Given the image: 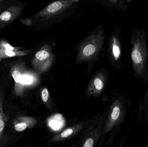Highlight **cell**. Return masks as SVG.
<instances>
[{"label": "cell", "instance_id": "obj_1", "mask_svg": "<svg viewBox=\"0 0 148 147\" xmlns=\"http://www.w3.org/2000/svg\"><path fill=\"white\" fill-rule=\"evenodd\" d=\"M76 5L75 0H57L47 5L35 16L47 27L67 17L74 11Z\"/></svg>", "mask_w": 148, "mask_h": 147}, {"label": "cell", "instance_id": "obj_2", "mask_svg": "<svg viewBox=\"0 0 148 147\" xmlns=\"http://www.w3.org/2000/svg\"><path fill=\"white\" fill-rule=\"evenodd\" d=\"M105 39V35L102 30L92 32L82 41L78 49L77 61L83 62L95 60Z\"/></svg>", "mask_w": 148, "mask_h": 147}, {"label": "cell", "instance_id": "obj_3", "mask_svg": "<svg viewBox=\"0 0 148 147\" xmlns=\"http://www.w3.org/2000/svg\"><path fill=\"white\" fill-rule=\"evenodd\" d=\"M54 59L51 47L49 45H46L36 53L32 60V66L37 72L42 73L50 68Z\"/></svg>", "mask_w": 148, "mask_h": 147}, {"label": "cell", "instance_id": "obj_4", "mask_svg": "<svg viewBox=\"0 0 148 147\" xmlns=\"http://www.w3.org/2000/svg\"><path fill=\"white\" fill-rule=\"evenodd\" d=\"M146 57L147 50L143 44L139 41L134 43L131 58L135 71L138 75H142L143 72Z\"/></svg>", "mask_w": 148, "mask_h": 147}, {"label": "cell", "instance_id": "obj_5", "mask_svg": "<svg viewBox=\"0 0 148 147\" xmlns=\"http://www.w3.org/2000/svg\"><path fill=\"white\" fill-rule=\"evenodd\" d=\"M123 114L122 105L120 101L116 100L111 105L103 129V133L107 134L121 120Z\"/></svg>", "mask_w": 148, "mask_h": 147}, {"label": "cell", "instance_id": "obj_6", "mask_svg": "<svg viewBox=\"0 0 148 147\" xmlns=\"http://www.w3.org/2000/svg\"><path fill=\"white\" fill-rule=\"evenodd\" d=\"M106 82L105 74L101 72H97L92 78L89 84L86 91L87 96L94 97L100 96L105 88Z\"/></svg>", "mask_w": 148, "mask_h": 147}, {"label": "cell", "instance_id": "obj_7", "mask_svg": "<svg viewBox=\"0 0 148 147\" xmlns=\"http://www.w3.org/2000/svg\"><path fill=\"white\" fill-rule=\"evenodd\" d=\"M27 70L26 64L23 61L15 62L10 66V72L15 82L13 93L16 96L19 90L23 75Z\"/></svg>", "mask_w": 148, "mask_h": 147}, {"label": "cell", "instance_id": "obj_8", "mask_svg": "<svg viewBox=\"0 0 148 147\" xmlns=\"http://www.w3.org/2000/svg\"><path fill=\"white\" fill-rule=\"evenodd\" d=\"M3 89L0 88V147H4L8 140V135L4 134L5 128L8 121L9 115L4 114L3 110Z\"/></svg>", "mask_w": 148, "mask_h": 147}, {"label": "cell", "instance_id": "obj_9", "mask_svg": "<svg viewBox=\"0 0 148 147\" xmlns=\"http://www.w3.org/2000/svg\"><path fill=\"white\" fill-rule=\"evenodd\" d=\"M37 78L34 72L32 71L26 70L23 75L16 96H23L26 89L35 85L37 82Z\"/></svg>", "mask_w": 148, "mask_h": 147}, {"label": "cell", "instance_id": "obj_10", "mask_svg": "<svg viewBox=\"0 0 148 147\" xmlns=\"http://www.w3.org/2000/svg\"><path fill=\"white\" fill-rule=\"evenodd\" d=\"M84 127V125L82 123L75 124L65 129L62 133L55 135L50 140L49 142L54 143L66 140L79 133Z\"/></svg>", "mask_w": 148, "mask_h": 147}, {"label": "cell", "instance_id": "obj_11", "mask_svg": "<svg viewBox=\"0 0 148 147\" xmlns=\"http://www.w3.org/2000/svg\"><path fill=\"white\" fill-rule=\"evenodd\" d=\"M37 123V120L28 116H20L14 119L13 122L14 129L17 132L25 131L27 129L34 127Z\"/></svg>", "mask_w": 148, "mask_h": 147}, {"label": "cell", "instance_id": "obj_12", "mask_svg": "<svg viewBox=\"0 0 148 147\" xmlns=\"http://www.w3.org/2000/svg\"><path fill=\"white\" fill-rule=\"evenodd\" d=\"M102 125L101 123L98 124L97 127L92 128L90 131L86 134L84 138L83 147H93L95 146L99 139L101 133Z\"/></svg>", "mask_w": 148, "mask_h": 147}, {"label": "cell", "instance_id": "obj_13", "mask_svg": "<svg viewBox=\"0 0 148 147\" xmlns=\"http://www.w3.org/2000/svg\"><path fill=\"white\" fill-rule=\"evenodd\" d=\"M17 12H14L12 9L4 11L0 15V25L7 24L8 22L13 20L17 16Z\"/></svg>", "mask_w": 148, "mask_h": 147}, {"label": "cell", "instance_id": "obj_14", "mask_svg": "<svg viewBox=\"0 0 148 147\" xmlns=\"http://www.w3.org/2000/svg\"><path fill=\"white\" fill-rule=\"evenodd\" d=\"M111 50L113 57L117 60L121 55V48L118 40L116 37L113 38L111 43Z\"/></svg>", "mask_w": 148, "mask_h": 147}, {"label": "cell", "instance_id": "obj_15", "mask_svg": "<svg viewBox=\"0 0 148 147\" xmlns=\"http://www.w3.org/2000/svg\"><path fill=\"white\" fill-rule=\"evenodd\" d=\"M27 54V53L23 51L15 52L13 50L5 49L4 50H0V58H8V57H13L16 56H23Z\"/></svg>", "mask_w": 148, "mask_h": 147}, {"label": "cell", "instance_id": "obj_16", "mask_svg": "<svg viewBox=\"0 0 148 147\" xmlns=\"http://www.w3.org/2000/svg\"><path fill=\"white\" fill-rule=\"evenodd\" d=\"M42 99L43 102L47 103L49 100V91L47 88H44L42 90L41 92Z\"/></svg>", "mask_w": 148, "mask_h": 147}, {"label": "cell", "instance_id": "obj_17", "mask_svg": "<svg viewBox=\"0 0 148 147\" xmlns=\"http://www.w3.org/2000/svg\"><path fill=\"white\" fill-rule=\"evenodd\" d=\"M101 1L103 3V2H105V3H112V4H116L118 0H99Z\"/></svg>", "mask_w": 148, "mask_h": 147}, {"label": "cell", "instance_id": "obj_18", "mask_svg": "<svg viewBox=\"0 0 148 147\" xmlns=\"http://www.w3.org/2000/svg\"><path fill=\"white\" fill-rule=\"evenodd\" d=\"M4 48H5V49H8V50H14V47L11 46L10 45H9V44H6V45H4Z\"/></svg>", "mask_w": 148, "mask_h": 147}]
</instances>
